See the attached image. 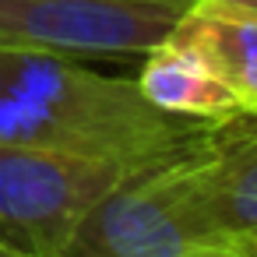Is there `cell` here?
Here are the masks:
<instances>
[{
  "instance_id": "cell-1",
  "label": "cell",
  "mask_w": 257,
  "mask_h": 257,
  "mask_svg": "<svg viewBox=\"0 0 257 257\" xmlns=\"http://www.w3.org/2000/svg\"><path fill=\"white\" fill-rule=\"evenodd\" d=\"M215 123L152 106L134 78H109L32 46L0 43V145L57 148L123 169L197 148Z\"/></svg>"
},
{
  "instance_id": "cell-2",
  "label": "cell",
  "mask_w": 257,
  "mask_h": 257,
  "mask_svg": "<svg viewBox=\"0 0 257 257\" xmlns=\"http://www.w3.org/2000/svg\"><path fill=\"white\" fill-rule=\"evenodd\" d=\"M197 148L127 169L81 218L60 257H257V239L229 232L204 187Z\"/></svg>"
},
{
  "instance_id": "cell-3",
  "label": "cell",
  "mask_w": 257,
  "mask_h": 257,
  "mask_svg": "<svg viewBox=\"0 0 257 257\" xmlns=\"http://www.w3.org/2000/svg\"><path fill=\"white\" fill-rule=\"evenodd\" d=\"M123 173L106 159L0 145V232L36 257H60L81 218Z\"/></svg>"
},
{
  "instance_id": "cell-4",
  "label": "cell",
  "mask_w": 257,
  "mask_h": 257,
  "mask_svg": "<svg viewBox=\"0 0 257 257\" xmlns=\"http://www.w3.org/2000/svg\"><path fill=\"white\" fill-rule=\"evenodd\" d=\"M187 8L155 0H0V43L64 57H131L159 46Z\"/></svg>"
},
{
  "instance_id": "cell-5",
  "label": "cell",
  "mask_w": 257,
  "mask_h": 257,
  "mask_svg": "<svg viewBox=\"0 0 257 257\" xmlns=\"http://www.w3.org/2000/svg\"><path fill=\"white\" fill-rule=\"evenodd\" d=\"M134 81L152 106L176 116L222 123L239 113L232 88L225 85V78L204 53V46L194 43L180 25L145 53V64Z\"/></svg>"
},
{
  "instance_id": "cell-6",
  "label": "cell",
  "mask_w": 257,
  "mask_h": 257,
  "mask_svg": "<svg viewBox=\"0 0 257 257\" xmlns=\"http://www.w3.org/2000/svg\"><path fill=\"white\" fill-rule=\"evenodd\" d=\"M204 187L218 222L243 239H257V123L236 113L208 131Z\"/></svg>"
},
{
  "instance_id": "cell-7",
  "label": "cell",
  "mask_w": 257,
  "mask_h": 257,
  "mask_svg": "<svg viewBox=\"0 0 257 257\" xmlns=\"http://www.w3.org/2000/svg\"><path fill=\"white\" fill-rule=\"evenodd\" d=\"M194 43L204 46L225 85L232 88L239 113L257 109V11L229 0H194L176 22Z\"/></svg>"
},
{
  "instance_id": "cell-8",
  "label": "cell",
  "mask_w": 257,
  "mask_h": 257,
  "mask_svg": "<svg viewBox=\"0 0 257 257\" xmlns=\"http://www.w3.org/2000/svg\"><path fill=\"white\" fill-rule=\"evenodd\" d=\"M0 257H36V253H29L25 246H18V243H11L4 232H0Z\"/></svg>"
},
{
  "instance_id": "cell-9",
  "label": "cell",
  "mask_w": 257,
  "mask_h": 257,
  "mask_svg": "<svg viewBox=\"0 0 257 257\" xmlns=\"http://www.w3.org/2000/svg\"><path fill=\"white\" fill-rule=\"evenodd\" d=\"M155 4H176V8H190L194 0H155Z\"/></svg>"
},
{
  "instance_id": "cell-10",
  "label": "cell",
  "mask_w": 257,
  "mask_h": 257,
  "mask_svg": "<svg viewBox=\"0 0 257 257\" xmlns=\"http://www.w3.org/2000/svg\"><path fill=\"white\" fill-rule=\"evenodd\" d=\"M229 4H239V8H250V11H257V0H229Z\"/></svg>"
},
{
  "instance_id": "cell-11",
  "label": "cell",
  "mask_w": 257,
  "mask_h": 257,
  "mask_svg": "<svg viewBox=\"0 0 257 257\" xmlns=\"http://www.w3.org/2000/svg\"><path fill=\"white\" fill-rule=\"evenodd\" d=\"M239 116H243V120H250V123H257V109H253V113H239Z\"/></svg>"
}]
</instances>
